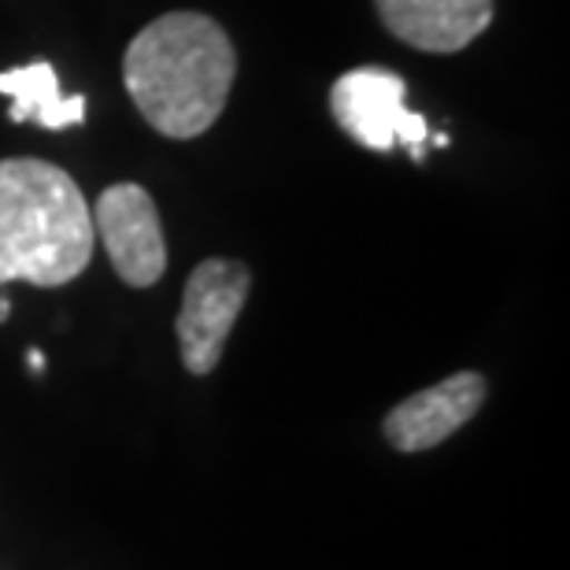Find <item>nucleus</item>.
I'll return each instance as SVG.
<instances>
[{
  "label": "nucleus",
  "instance_id": "nucleus-2",
  "mask_svg": "<svg viewBox=\"0 0 570 570\" xmlns=\"http://www.w3.org/2000/svg\"><path fill=\"white\" fill-rule=\"evenodd\" d=\"M94 245V215L63 167L33 156L0 159V285H67L89 267Z\"/></svg>",
  "mask_w": 570,
  "mask_h": 570
},
{
  "label": "nucleus",
  "instance_id": "nucleus-4",
  "mask_svg": "<svg viewBox=\"0 0 570 570\" xmlns=\"http://www.w3.org/2000/svg\"><path fill=\"white\" fill-rule=\"evenodd\" d=\"M253 289V271L242 259H204L181 289V307L175 318V334L181 348V363L189 374H212L219 367L230 330Z\"/></svg>",
  "mask_w": 570,
  "mask_h": 570
},
{
  "label": "nucleus",
  "instance_id": "nucleus-1",
  "mask_svg": "<svg viewBox=\"0 0 570 570\" xmlns=\"http://www.w3.org/2000/svg\"><path fill=\"white\" fill-rule=\"evenodd\" d=\"M237 75L234 41L204 11H167L138 30L122 56V82L141 119L189 141L215 127Z\"/></svg>",
  "mask_w": 570,
  "mask_h": 570
},
{
  "label": "nucleus",
  "instance_id": "nucleus-3",
  "mask_svg": "<svg viewBox=\"0 0 570 570\" xmlns=\"http://www.w3.org/2000/svg\"><path fill=\"white\" fill-rule=\"evenodd\" d=\"M404 97L407 82L396 71L356 67V71L341 75L330 89V111H334L337 127L371 153H393L396 145H407V153L423 159L430 127L419 111H407Z\"/></svg>",
  "mask_w": 570,
  "mask_h": 570
},
{
  "label": "nucleus",
  "instance_id": "nucleus-6",
  "mask_svg": "<svg viewBox=\"0 0 570 570\" xmlns=\"http://www.w3.org/2000/svg\"><path fill=\"white\" fill-rule=\"evenodd\" d=\"M485 396L489 379L482 371H455L444 382L426 385L390 407L382 419V438L404 455L430 452L471 423L482 412Z\"/></svg>",
  "mask_w": 570,
  "mask_h": 570
},
{
  "label": "nucleus",
  "instance_id": "nucleus-9",
  "mask_svg": "<svg viewBox=\"0 0 570 570\" xmlns=\"http://www.w3.org/2000/svg\"><path fill=\"white\" fill-rule=\"evenodd\" d=\"M8 312H11V301H8L4 293H0V323H4V318H8Z\"/></svg>",
  "mask_w": 570,
  "mask_h": 570
},
{
  "label": "nucleus",
  "instance_id": "nucleus-7",
  "mask_svg": "<svg viewBox=\"0 0 570 570\" xmlns=\"http://www.w3.org/2000/svg\"><path fill=\"white\" fill-rule=\"evenodd\" d=\"M385 30L419 52H460L489 30L497 0H374Z\"/></svg>",
  "mask_w": 570,
  "mask_h": 570
},
{
  "label": "nucleus",
  "instance_id": "nucleus-8",
  "mask_svg": "<svg viewBox=\"0 0 570 570\" xmlns=\"http://www.w3.org/2000/svg\"><path fill=\"white\" fill-rule=\"evenodd\" d=\"M0 94L11 100V122H38L45 130H67L86 122V97H67L49 60L0 71Z\"/></svg>",
  "mask_w": 570,
  "mask_h": 570
},
{
  "label": "nucleus",
  "instance_id": "nucleus-5",
  "mask_svg": "<svg viewBox=\"0 0 570 570\" xmlns=\"http://www.w3.org/2000/svg\"><path fill=\"white\" fill-rule=\"evenodd\" d=\"M89 215H94L97 242L105 245L111 267L122 282L134 285V289H148V285L164 278L167 237L153 193L145 186L116 181V186L100 193Z\"/></svg>",
  "mask_w": 570,
  "mask_h": 570
}]
</instances>
